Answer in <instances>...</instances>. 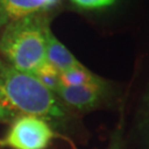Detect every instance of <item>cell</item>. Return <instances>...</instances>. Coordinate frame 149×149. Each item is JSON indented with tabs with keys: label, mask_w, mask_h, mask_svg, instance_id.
<instances>
[{
	"label": "cell",
	"mask_w": 149,
	"mask_h": 149,
	"mask_svg": "<svg viewBox=\"0 0 149 149\" xmlns=\"http://www.w3.org/2000/svg\"><path fill=\"white\" fill-rule=\"evenodd\" d=\"M0 106L43 119H61L65 111L59 97L37 76L0 59Z\"/></svg>",
	"instance_id": "cell-1"
},
{
	"label": "cell",
	"mask_w": 149,
	"mask_h": 149,
	"mask_svg": "<svg viewBox=\"0 0 149 149\" xmlns=\"http://www.w3.org/2000/svg\"><path fill=\"white\" fill-rule=\"evenodd\" d=\"M49 19L30 16L5 26L0 36V53L16 69L36 75L47 61Z\"/></svg>",
	"instance_id": "cell-2"
},
{
	"label": "cell",
	"mask_w": 149,
	"mask_h": 149,
	"mask_svg": "<svg viewBox=\"0 0 149 149\" xmlns=\"http://www.w3.org/2000/svg\"><path fill=\"white\" fill-rule=\"evenodd\" d=\"M54 136L45 119L22 115L12 123L0 145L10 149H47Z\"/></svg>",
	"instance_id": "cell-3"
},
{
	"label": "cell",
	"mask_w": 149,
	"mask_h": 149,
	"mask_svg": "<svg viewBox=\"0 0 149 149\" xmlns=\"http://www.w3.org/2000/svg\"><path fill=\"white\" fill-rule=\"evenodd\" d=\"M107 85L64 86L55 92L59 100L80 112H90L101 105L106 95Z\"/></svg>",
	"instance_id": "cell-4"
},
{
	"label": "cell",
	"mask_w": 149,
	"mask_h": 149,
	"mask_svg": "<svg viewBox=\"0 0 149 149\" xmlns=\"http://www.w3.org/2000/svg\"><path fill=\"white\" fill-rule=\"evenodd\" d=\"M61 0H0V27L30 16L44 15Z\"/></svg>",
	"instance_id": "cell-5"
},
{
	"label": "cell",
	"mask_w": 149,
	"mask_h": 149,
	"mask_svg": "<svg viewBox=\"0 0 149 149\" xmlns=\"http://www.w3.org/2000/svg\"><path fill=\"white\" fill-rule=\"evenodd\" d=\"M47 61L59 73L81 65V62L51 31L47 33Z\"/></svg>",
	"instance_id": "cell-6"
},
{
	"label": "cell",
	"mask_w": 149,
	"mask_h": 149,
	"mask_svg": "<svg viewBox=\"0 0 149 149\" xmlns=\"http://www.w3.org/2000/svg\"><path fill=\"white\" fill-rule=\"evenodd\" d=\"M60 82H61V85L64 86L105 85L106 84V81L103 80L101 76L91 72L83 64L60 73Z\"/></svg>",
	"instance_id": "cell-7"
},
{
	"label": "cell",
	"mask_w": 149,
	"mask_h": 149,
	"mask_svg": "<svg viewBox=\"0 0 149 149\" xmlns=\"http://www.w3.org/2000/svg\"><path fill=\"white\" fill-rule=\"evenodd\" d=\"M137 130L140 138L149 147V86L141 100Z\"/></svg>",
	"instance_id": "cell-8"
},
{
	"label": "cell",
	"mask_w": 149,
	"mask_h": 149,
	"mask_svg": "<svg viewBox=\"0 0 149 149\" xmlns=\"http://www.w3.org/2000/svg\"><path fill=\"white\" fill-rule=\"evenodd\" d=\"M75 8L84 11L103 10L114 6L117 0H70Z\"/></svg>",
	"instance_id": "cell-9"
},
{
	"label": "cell",
	"mask_w": 149,
	"mask_h": 149,
	"mask_svg": "<svg viewBox=\"0 0 149 149\" xmlns=\"http://www.w3.org/2000/svg\"><path fill=\"white\" fill-rule=\"evenodd\" d=\"M122 143H123V123L120 120L119 125L116 128V130L113 134L112 140H111V144L108 146V149H122Z\"/></svg>",
	"instance_id": "cell-10"
},
{
	"label": "cell",
	"mask_w": 149,
	"mask_h": 149,
	"mask_svg": "<svg viewBox=\"0 0 149 149\" xmlns=\"http://www.w3.org/2000/svg\"><path fill=\"white\" fill-rule=\"evenodd\" d=\"M8 113H10V112H9L8 109H6L5 107L0 106V120H2L5 117H7Z\"/></svg>",
	"instance_id": "cell-11"
}]
</instances>
